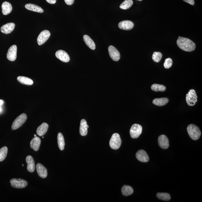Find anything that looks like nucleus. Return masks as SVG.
<instances>
[{"instance_id": "c756f323", "label": "nucleus", "mask_w": 202, "mask_h": 202, "mask_svg": "<svg viewBox=\"0 0 202 202\" xmlns=\"http://www.w3.org/2000/svg\"><path fill=\"white\" fill-rule=\"evenodd\" d=\"M8 149L6 146H4L0 149V162H3L6 157Z\"/></svg>"}, {"instance_id": "cd10ccee", "label": "nucleus", "mask_w": 202, "mask_h": 202, "mask_svg": "<svg viewBox=\"0 0 202 202\" xmlns=\"http://www.w3.org/2000/svg\"><path fill=\"white\" fill-rule=\"evenodd\" d=\"M151 88L152 90L155 92H158V91L164 92L166 90V87L164 85L156 84V83L152 85Z\"/></svg>"}, {"instance_id": "2eb2a0df", "label": "nucleus", "mask_w": 202, "mask_h": 202, "mask_svg": "<svg viewBox=\"0 0 202 202\" xmlns=\"http://www.w3.org/2000/svg\"><path fill=\"white\" fill-rule=\"evenodd\" d=\"M36 168L38 175L42 178H45L47 176V170L43 165L38 163L36 165Z\"/></svg>"}, {"instance_id": "4468645a", "label": "nucleus", "mask_w": 202, "mask_h": 202, "mask_svg": "<svg viewBox=\"0 0 202 202\" xmlns=\"http://www.w3.org/2000/svg\"><path fill=\"white\" fill-rule=\"evenodd\" d=\"M136 157L137 160L141 162H146L149 161V157L146 151L140 150L138 151L136 154Z\"/></svg>"}, {"instance_id": "aec40b11", "label": "nucleus", "mask_w": 202, "mask_h": 202, "mask_svg": "<svg viewBox=\"0 0 202 202\" xmlns=\"http://www.w3.org/2000/svg\"><path fill=\"white\" fill-rule=\"evenodd\" d=\"M41 143L40 139L38 137H35L30 142V147L35 151L39 150Z\"/></svg>"}, {"instance_id": "20e7f679", "label": "nucleus", "mask_w": 202, "mask_h": 202, "mask_svg": "<svg viewBox=\"0 0 202 202\" xmlns=\"http://www.w3.org/2000/svg\"><path fill=\"white\" fill-rule=\"evenodd\" d=\"M121 143L122 141L119 134L117 133L114 134L109 142L110 147L114 150H116L120 148Z\"/></svg>"}, {"instance_id": "b1692460", "label": "nucleus", "mask_w": 202, "mask_h": 202, "mask_svg": "<svg viewBox=\"0 0 202 202\" xmlns=\"http://www.w3.org/2000/svg\"><path fill=\"white\" fill-rule=\"evenodd\" d=\"M169 102L168 98H155L153 100V104L155 105L162 106L166 105Z\"/></svg>"}, {"instance_id": "ddd939ff", "label": "nucleus", "mask_w": 202, "mask_h": 202, "mask_svg": "<svg viewBox=\"0 0 202 202\" xmlns=\"http://www.w3.org/2000/svg\"><path fill=\"white\" fill-rule=\"evenodd\" d=\"M134 26L133 23L129 20L122 21L118 24L119 28L124 30H130L133 28Z\"/></svg>"}, {"instance_id": "a19ab883", "label": "nucleus", "mask_w": 202, "mask_h": 202, "mask_svg": "<svg viewBox=\"0 0 202 202\" xmlns=\"http://www.w3.org/2000/svg\"><path fill=\"white\" fill-rule=\"evenodd\" d=\"M22 166H24V165L23 164V165H22Z\"/></svg>"}, {"instance_id": "dca6fc26", "label": "nucleus", "mask_w": 202, "mask_h": 202, "mask_svg": "<svg viewBox=\"0 0 202 202\" xmlns=\"http://www.w3.org/2000/svg\"><path fill=\"white\" fill-rule=\"evenodd\" d=\"M15 24L13 23H7L1 27V32L5 34H10L14 30Z\"/></svg>"}, {"instance_id": "58836bf2", "label": "nucleus", "mask_w": 202, "mask_h": 202, "mask_svg": "<svg viewBox=\"0 0 202 202\" xmlns=\"http://www.w3.org/2000/svg\"><path fill=\"white\" fill-rule=\"evenodd\" d=\"M34 137H36V135H34Z\"/></svg>"}, {"instance_id": "a211bd4d", "label": "nucleus", "mask_w": 202, "mask_h": 202, "mask_svg": "<svg viewBox=\"0 0 202 202\" xmlns=\"http://www.w3.org/2000/svg\"><path fill=\"white\" fill-rule=\"evenodd\" d=\"M2 12L4 15H7L12 11L13 7L11 4L7 2H5L2 5Z\"/></svg>"}, {"instance_id": "e433bc0d", "label": "nucleus", "mask_w": 202, "mask_h": 202, "mask_svg": "<svg viewBox=\"0 0 202 202\" xmlns=\"http://www.w3.org/2000/svg\"><path fill=\"white\" fill-rule=\"evenodd\" d=\"M3 101L2 100H0V106L2 105L3 104Z\"/></svg>"}, {"instance_id": "412c9836", "label": "nucleus", "mask_w": 202, "mask_h": 202, "mask_svg": "<svg viewBox=\"0 0 202 202\" xmlns=\"http://www.w3.org/2000/svg\"><path fill=\"white\" fill-rule=\"evenodd\" d=\"M25 8L29 10L35 12L42 13L44 10L38 6L32 3L27 4L25 5Z\"/></svg>"}, {"instance_id": "f8f14e48", "label": "nucleus", "mask_w": 202, "mask_h": 202, "mask_svg": "<svg viewBox=\"0 0 202 202\" xmlns=\"http://www.w3.org/2000/svg\"><path fill=\"white\" fill-rule=\"evenodd\" d=\"M158 142L159 146L162 149H168L169 146V142L168 138L164 135H162L159 137Z\"/></svg>"}, {"instance_id": "6e6552de", "label": "nucleus", "mask_w": 202, "mask_h": 202, "mask_svg": "<svg viewBox=\"0 0 202 202\" xmlns=\"http://www.w3.org/2000/svg\"><path fill=\"white\" fill-rule=\"evenodd\" d=\"M50 35V34L49 31L44 30L41 32L37 38V42L39 45H41L44 44Z\"/></svg>"}, {"instance_id": "f03ea898", "label": "nucleus", "mask_w": 202, "mask_h": 202, "mask_svg": "<svg viewBox=\"0 0 202 202\" xmlns=\"http://www.w3.org/2000/svg\"><path fill=\"white\" fill-rule=\"evenodd\" d=\"M187 131L190 137L194 140H197L200 137L201 132L199 128L194 124L188 126Z\"/></svg>"}, {"instance_id": "1a4fd4ad", "label": "nucleus", "mask_w": 202, "mask_h": 202, "mask_svg": "<svg viewBox=\"0 0 202 202\" xmlns=\"http://www.w3.org/2000/svg\"><path fill=\"white\" fill-rule=\"evenodd\" d=\"M109 53L110 57L114 61H119L120 59V52L116 48L113 46H110L108 48Z\"/></svg>"}, {"instance_id": "7c9ffc66", "label": "nucleus", "mask_w": 202, "mask_h": 202, "mask_svg": "<svg viewBox=\"0 0 202 202\" xmlns=\"http://www.w3.org/2000/svg\"><path fill=\"white\" fill-rule=\"evenodd\" d=\"M157 196L158 199L164 201H169L171 199V196L168 193H158Z\"/></svg>"}, {"instance_id": "423d86ee", "label": "nucleus", "mask_w": 202, "mask_h": 202, "mask_svg": "<svg viewBox=\"0 0 202 202\" xmlns=\"http://www.w3.org/2000/svg\"><path fill=\"white\" fill-rule=\"evenodd\" d=\"M142 131V127L138 124H135L132 126L130 130V134L132 138L136 139L141 135Z\"/></svg>"}, {"instance_id": "2f4dec72", "label": "nucleus", "mask_w": 202, "mask_h": 202, "mask_svg": "<svg viewBox=\"0 0 202 202\" xmlns=\"http://www.w3.org/2000/svg\"><path fill=\"white\" fill-rule=\"evenodd\" d=\"M162 53L159 52H155L153 54L152 59L155 62L158 63L162 60Z\"/></svg>"}, {"instance_id": "6ab92c4d", "label": "nucleus", "mask_w": 202, "mask_h": 202, "mask_svg": "<svg viewBox=\"0 0 202 202\" xmlns=\"http://www.w3.org/2000/svg\"><path fill=\"white\" fill-rule=\"evenodd\" d=\"M49 125L47 123L44 122L38 128L36 133L40 136H42L47 132Z\"/></svg>"}, {"instance_id": "72a5a7b5", "label": "nucleus", "mask_w": 202, "mask_h": 202, "mask_svg": "<svg viewBox=\"0 0 202 202\" xmlns=\"http://www.w3.org/2000/svg\"><path fill=\"white\" fill-rule=\"evenodd\" d=\"M65 2L67 5H71L73 3L74 0H65Z\"/></svg>"}, {"instance_id": "9d476101", "label": "nucleus", "mask_w": 202, "mask_h": 202, "mask_svg": "<svg viewBox=\"0 0 202 202\" xmlns=\"http://www.w3.org/2000/svg\"><path fill=\"white\" fill-rule=\"evenodd\" d=\"M17 46L13 45L9 48L7 54V58L9 61H15L17 58Z\"/></svg>"}, {"instance_id": "c9c22d12", "label": "nucleus", "mask_w": 202, "mask_h": 202, "mask_svg": "<svg viewBox=\"0 0 202 202\" xmlns=\"http://www.w3.org/2000/svg\"><path fill=\"white\" fill-rule=\"evenodd\" d=\"M46 2L48 3L51 4H55L56 2V0H46Z\"/></svg>"}, {"instance_id": "393cba45", "label": "nucleus", "mask_w": 202, "mask_h": 202, "mask_svg": "<svg viewBox=\"0 0 202 202\" xmlns=\"http://www.w3.org/2000/svg\"><path fill=\"white\" fill-rule=\"evenodd\" d=\"M17 81L21 84L25 85H32L34 83V81H33L32 79L26 77H17Z\"/></svg>"}, {"instance_id": "ea45409f", "label": "nucleus", "mask_w": 202, "mask_h": 202, "mask_svg": "<svg viewBox=\"0 0 202 202\" xmlns=\"http://www.w3.org/2000/svg\"><path fill=\"white\" fill-rule=\"evenodd\" d=\"M137 1H142V0H137Z\"/></svg>"}, {"instance_id": "9b49d317", "label": "nucleus", "mask_w": 202, "mask_h": 202, "mask_svg": "<svg viewBox=\"0 0 202 202\" xmlns=\"http://www.w3.org/2000/svg\"><path fill=\"white\" fill-rule=\"evenodd\" d=\"M56 56L57 59L65 63H67L70 60V58L66 52L63 50H60L56 52Z\"/></svg>"}, {"instance_id": "f257e3e1", "label": "nucleus", "mask_w": 202, "mask_h": 202, "mask_svg": "<svg viewBox=\"0 0 202 202\" xmlns=\"http://www.w3.org/2000/svg\"><path fill=\"white\" fill-rule=\"evenodd\" d=\"M177 44L180 49L187 52L194 51L196 48L195 44L189 39L179 36Z\"/></svg>"}, {"instance_id": "f3484780", "label": "nucleus", "mask_w": 202, "mask_h": 202, "mask_svg": "<svg viewBox=\"0 0 202 202\" xmlns=\"http://www.w3.org/2000/svg\"><path fill=\"white\" fill-rule=\"evenodd\" d=\"M26 162L28 164L27 169L29 172L32 173L34 172L35 166L34 158L30 155L27 156L26 158Z\"/></svg>"}, {"instance_id": "5701e85b", "label": "nucleus", "mask_w": 202, "mask_h": 202, "mask_svg": "<svg viewBox=\"0 0 202 202\" xmlns=\"http://www.w3.org/2000/svg\"><path fill=\"white\" fill-rule=\"evenodd\" d=\"M83 39L85 44L91 49L94 50L96 49V45L94 42L88 35H85L83 36Z\"/></svg>"}, {"instance_id": "473e14b6", "label": "nucleus", "mask_w": 202, "mask_h": 202, "mask_svg": "<svg viewBox=\"0 0 202 202\" xmlns=\"http://www.w3.org/2000/svg\"><path fill=\"white\" fill-rule=\"evenodd\" d=\"M173 65L172 60L170 58H167L165 60L164 66L165 68L168 69L172 67Z\"/></svg>"}, {"instance_id": "7ed1b4c3", "label": "nucleus", "mask_w": 202, "mask_h": 202, "mask_svg": "<svg viewBox=\"0 0 202 202\" xmlns=\"http://www.w3.org/2000/svg\"><path fill=\"white\" fill-rule=\"evenodd\" d=\"M197 98L196 91L194 89H191L186 94V102L189 106H194L197 102Z\"/></svg>"}, {"instance_id": "4be33fe9", "label": "nucleus", "mask_w": 202, "mask_h": 202, "mask_svg": "<svg viewBox=\"0 0 202 202\" xmlns=\"http://www.w3.org/2000/svg\"><path fill=\"white\" fill-rule=\"evenodd\" d=\"M87 122L84 119H82L81 120L80 123V130H79V131H80V135L82 136H86L87 135V133H88V127H87Z\"/></svg>"}, {"instance_id": "c85d7f7f", "label": "nucleus", "mask_w": 202, "mask_h": 202, "mask_svg": "<svg viewBox=\"0 0 202 202\" xmlns=\"http://www.w3.org/2000/svg\"><path fill=\"white\" fill-rule=\"evenodd\" d=\"M132 0H125L120 6V8L123 9H127L130 8L133 4Z\"/></svg>"}, {"instance_id": "bb28decb", "label": "nucleus", "mask_w": 202, "mask_h": 202, "mask_svg": "<svg viewBox=\"0 0 202 202\" xmlns=\"http://www.w3.org/2000/svg\"><path fill=\"white\" fill-rule=\"evenodd\" d=\"M133 188L130 186L124 185L122 188V193L124 196H128L131 195L133 193Z\"/></svg>"}, {"instance_id": "0eeeda50", "label": "nucleus", "mask_w": 202, "mask_h": 202, "mask_svg": "<svg viewBox=\"0 0 202 202\" xmlns=\"http://www.w3.org/2000/svg\"><path fill=\"white\" fill-rule=\"evenodd\" d=\"M11 186L16 188H23L26 187L28 183L26 180L20 178H13L10 180Z\"/></svg>"}, {"instance_id": "4c0bfd02", "label": "nucleus", "mask_w": 202, "mask_h": 202, "mask_svg": "<svg viewBox=\"0 0 202 202\" xmlns=\"http://www.w3.org/2000/svg\"><path fill=\"white\" fill-rule=\"evenodd\" d=\"M2 111V108L1 107V106H0V112H1Z\"/></svg>"}, {"instance_id": "a878e982", "label": "nucleus", "mask_w": 202, "mask_h": 202, "mask_svg": "<svg viewBox=\"0 0 202 202\" xmlns=\"http://www.w3.org/2000/svg\"><path fill=\"white\" fill-rule=\"evenodd\" d=\"M58 145L61 151H63L65 148V141L63 136L61 133L58 134L57 136Z\"/></svg>"}, {"instance_id": "f704fd0d", "label": "nucleus", "mask_w": 202, "mask_h": 202, "mask_svg": "<svg viewBox=\"0 0 202 202\" xmlns=\"http://www.w3.org/2000/svg\"><path fill=\"white\" fill-rule=\"evenodd\" d=\"M183 1L192 5H194L195 4L194 0H183Z\"/></svg>"}, {"instance_id": "39448f33", "label": "nucleus", "mask_w": 202, "mask_h": 202, "mask_svg": "<svg viewBox=\"0 0 202 202\" xmlns=\"http://www.w3.org/2000/svg\"><path fill=\"white\" fill-rule=\"evenodd\" d=\"M27 119V116L25 114H23L19 116L13 122L12 126V129L15 130L22 126Z\"/></svg>"}]
</instances>
